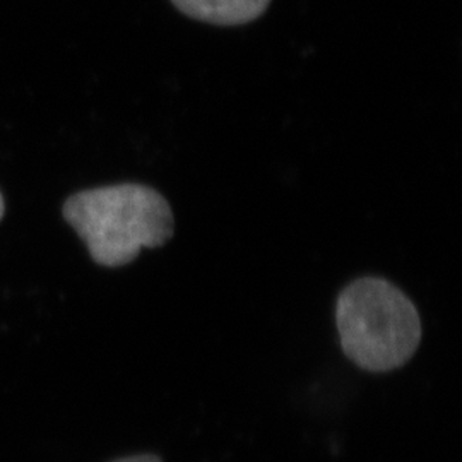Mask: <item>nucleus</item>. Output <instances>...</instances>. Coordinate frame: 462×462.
<instances>
[{"label":"nucleus","instance_id":"3","mask_svg":"<svg viewBox=\"0 0 462 462\" xmlns=\"http://www.w3.org/2000/svg\"><path fill=\"white\" fill-rule=\"evenodd\" d=\"M187 17L216 26H240L264 14L271 0H171Z\"/></svg>","mask_w":462,"mask_h":462},{"label":"nucleus","instance_id":"4","mask_svg":"<svg viewBox=\"0 0 462 462\" xmlns=\"http://www.w3.org/2000/svg\"><path fill=\"white\" fill-rule=\"evenodd\" d=\"M112 462H163L160 456L156 454H137V456H127V457H118Z\"/></svg>","mask_w":462,"mask_h":462},{"label":"nucleus","instance_id":"1","mask_svg":"<svg viewBox=\"0 0 462 462\" xmlns=\"http://www.w3.org/2000/svg\"><path fill=\"white\" fill-rule=\"evenodd\" d=\"M67 223L105 267L133 263L143 248L165 245L173 236L171 208L156 189L116 183L72 194L62 208Z\"/></svg>","mask_w":462,"mask_h":462},{"label":"nucleus","instance_id":"2","mask_svg":"<svg viewBox=\"0 0 462 462\" xmlns=\"http://www.w3.org/2000/svg\"><path fill=\"white\" fill-rule=\"evenodd\" d=\"M336 324L347 358L366 372L408 364L421 341V319L396 284L366 276L349 282L336 301Z\"/></svg>","mask_w":462,"mask_h":462},{"label":"nucleus","instance_id":"5","mask_svg":"<svg viewBox=\"0 0 462 462\" xmlns=\"http://www.w3.org/2000/svg\"><path fill=\"white\" fill-rule=\"evenodd\" d=\"M4 215H5V200H4V196L0 192V219L4 217Z\"/></svg>","mask_w":462,"mask_h":462}]
</instances>
